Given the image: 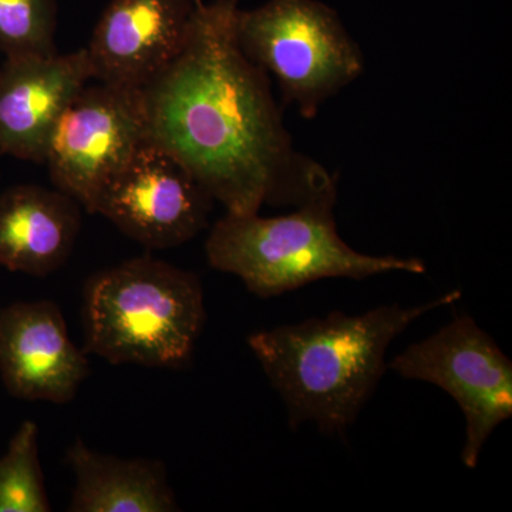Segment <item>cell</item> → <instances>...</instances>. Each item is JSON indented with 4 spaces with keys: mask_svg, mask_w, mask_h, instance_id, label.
<instances>
[{
    "mask_svg": "<svg viewBox=\"0 0 512 512\" xmlns=\"http://www.w3.org/2000/svg\"><path fill=\"white\" fill-rule=\"evenodd\" d=\"M90 83L53 128L45 164L53 187L94 214L101 191L148 143V131L141 90Z\"/></svg>",
    "mask_w": 512,
    "mask_h": 512,
    "instance_id": "7",
    "label": "cell"
},
{
    "mask_svg": "<svg viewBox=\"0 0 512 512\" xmlns=\"http://www.w3.org/2000/svg\"><path fill=\"white\" fill-rule=\"evenodd\" d=\"M239 49L274 79L285 106L305 119L365 72V56L338 13L318 0H268L238 9Z\"/></svg>",
    "mask_w": 512,
    "mask_h": 512,
    "instance_id": "5",
    "label": "cell"
},
{
    "mask_svg": "<svg viewBox=\"0 0 512 512\" xmlns=\"http://www.w3.org/2000/svg\"><path fill=\"white\" fill-rule=\"evenodd\" d=\"M406 379L436 384L466 417L461 460L476 468L493 431L512 416V363L470 315L456 316L387 365Z\"/></svg>",
    "mask_w": 512,
    "mask_h": 512,
    "instance_id": "6",
    "label": "cell"
},
{
    "mask_svg": "<svg viewBox=\"0 0 512 512\" xmlns=\"http://www.w3.org/2000/svg\"><path fill=\"white\" fill-rule=\"evenodd\" d=\"M82 205L42 185L22 184L0 194V266L46 278L66 264L82 228Z\"/></svg>",
    "mask_w": 512,
    "mask_h": 512,
    "instance_id": "12",
    "label": "cell"
},
{
    "mask_svg": "<svg viewBox=\"0 0 512 512\" xmlns=\"http://www.w3.org/2000/svg\"><path fill=\"white\" fill-rule=\"evenodd\" d=\"M89 375L87 353L70 339L55 302H15L0 311V376L10 396L67 404Z\"/></svg>",
    "mask_w": 512,
    "mask_h": 512,
    "instance_id": "9",
    "label": "cell"
},
{
    "mask_svg": "<svg viewBox=\"0 0 512 512\" xmlns=\"http://www.w3.org/2000/svg\"><path fill=\"white\" fill-rule=\"evenodd\" d=\"M66 461L76 476L69 511H180L161 461L97 453L82 439L67 448Z\"/></svg>",
    "mask_w": 512,
    "mask_h": 512,
    "instance_id": "13",
    "label": "cell"
},
{
    "mask_svg": "<svg viewBox=\"0 0 512 512\" xmlns=\"http://www.w3.org/2000/svg\"><path fill=\"white\" fill-rule=\"evenodd\" d=\"M93 82L86 47L67 55L9 57L0 64V154L45 164L53 128Z\"/></svg>",
    "mask_w": 512,
    "mask_h": 512,
    "instance_id": "11",
    "label": "cell"
},
{
    "mask_svg": "<svg viewBox=\"0 0 512 512\" xmlns=\"http://www.w3.org/2000/svg\"><path fill=\"white\" fill-rule=\"evenodd\" d=\"M238 0H195L183 50L141 89L148 141L229 214L299 207L338 183L299 153L271 79L239 49Z\"/></svg>",
    "mask_w": 512,
    "mask_h": 512,
    "instance_id": "1",
    "label": "cell"
},
{
    "mask_svg": "<svg viewBox=\"0 0 512 512\" xmlns=\"http://www.w3.org/2000/svg\"><path fill=\"white\" fill-rule=\"evenodd\" d=\"M50 511L39 460V427L26 420L0 458V512Z\"/></svg>",
    "mask_w": 512,
    "mask_h": 512,
    "instance_id": "14",
    "label": "cell"
},
{
    "mask_svg": "<svg viewBox=\"0 0 512 512\" xmlns=\"http://www.w3.org/2000/svg\"><path fill=\"white\" fill-rule=\"evenodd\" d=\"M57 0H0V56L57 55Z\"/></svg>",
    "mask_w": 512,
    "mask_h": 512,
    "instance_id": "15",
    "label": "cell"
},
{
    "mask_svg": "<svg viewBox=\"0 0 512 512\" xmlns=\"http://www.w3.org/2000/svg\"><path fill=\"white\" fill-rule=\"evenodd\" d=\"M461 296L456 289L412 308L383 305L362 315L332 312L326 318L259 330L249 336L248 346L284 400L292 429L313 421L323 433L342 434L386 372L393 340L414 320Z\"/></svg>",
    "mask_w": 512,
    "mask_h": 512,
    "instance_id": "2",
    "label": "cell"
},
{
    "mask_svg": "<svg viewBox=\"0 0 512 512\" xmlns=\"http://www.w3.org/2000/svg\"><path fill=\"white\" fill-rule=\"evenodd\" d=\"M195 0H110L86 46L93 82L141 90L183 50Z\"/></svg>",
    "mask_w": 512,
    "mask_h": 512,
    "instance_id": "10",
    "label": "cell"
},
{
    "mask_svg": "<svg viewBox=\"0 0 512 512\" xmlns=\"http://www.w3.org/2000/svg\"><path fill=\"white\" fill-rule=\"evenodd\" d=\"M205 319L198 275L153 256L128 259L84 286L83 350L111 365L181 369Z\"/></svg>",
    "mask_w": 512,
    "mask_h": 512,
    "instance_id": "4",
    "label": "cell"
},
{
    "mask_svg": "<svg viewBox=\"0 0 512 512\" xmlns=\"http://www.w3.org/2000/svg\"><path fill=\"white\" fill-rule=\"evenodd\" d=\"M0 64H2V60H0Z\"/></svg>",
    "mask_w": 512,
    "mask_h": 512,
    "instance_id": "16",
    "label": "cell"
},
{
    "mask_svg": "<svg viewBox=\"0 0 512 512\" xmlns=\"http://www.w3.org/2000/svg\"><path fill=\"white\" fill-rule=\"evenodd\" d=\"M214 202L177 158L148 141L101 191L94 214L143 247L168 249L208 227Z\"/></svg>",
    "mask_w": 512,
    "mask_h": 512,
    "instance_id": "8",
    "label": "cell"
},
{
    "mask_svg": "<svg viewBox=\"0 0 512 512\" xmlns=\"http://www.w3.org/2000/svg\"><path fill=\"white\" fill-rule=\"evenodd\" d=\"M338 183L281 217L225 214L208 235L212 268L238 276L248 291L272 298L329 278L355 281L387 272L424 274L417 258L366 255L350 248L338 232Z\"/></svg>",
    "mask_w": 512,
    "mask_h": 512,
    "instance_id": "3",
    "label": "cell"
}]
</instances>
